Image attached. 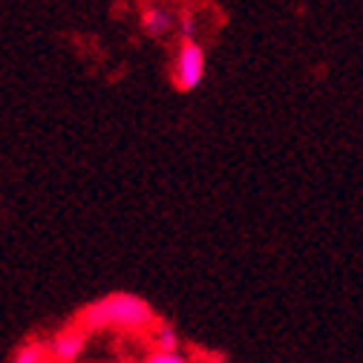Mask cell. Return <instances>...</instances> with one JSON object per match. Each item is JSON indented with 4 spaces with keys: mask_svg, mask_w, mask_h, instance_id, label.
I'll use <instances>...</instances> for the list:
<instances>
[{
    "mask_svg": "<svg viewBox=\"0 0 363 363\" xmlns=\"http://www.w3.org/2000/svg\"><path fill=\"white\" fill-rule=\"evenodd\" d=\"M86 335L89 332H147L156 326V311L150 303L133 291H113L96 303H89L81 314L78 323Z\"/></svg>",
    "mask_w": 363,
    "mask_h": 363,
    "instance_id": "obj_1",
    "label": "cell"
},
{
    "mask_svg": "<svg viewBox=\"0 0 363 363\" xmlns=\"http://www.w3.org/2000/svg\"><path fill=\"white\" fill-rule=\"evenodd\" d=\"M142 26H145L147 35L159 38V35H164V32L170 29V12L162 9V6H147V9L142 12Z\"/></svg>",
    "mask_w": 363,
    "mask_h": 363,
    "instance_id": "obj_5",
    "label": "cell"
},
{
    "mask_svg": "<svg viewBox=\"0 0 363 363\" xmlns=\"http://www.w3.org/2000/svg\"><path fill=\"white\" fill-rule=\"evenodd\" d=\"M84 349H86V332L81 326H67L50 340L52 363H78Z\"/></svg>",
    "mask_w": 363,
    "mask_h": 363,
    "instance_id": "obj_3",
    "label": "cell"
},
{
    "mask_svg": "<svg viewBox=\"0 0 363 363\" xmlns=\"http://www.w3.org/2000/svg\"><path fill=\"white\" fill-rule=\"evenodd\" d=\"M153 349H156V352H179V349H182V337H179L176 326H170V323H156V326H153Z\"/></svg>",
    "mask_w": 363,
    "mask_h": 363,
    "instance_id": "obj_6",
    "label": "cell"
},
{
    "mask_svg": "<svg viewBox=\"0 0 363 363\" xmlns=\"http://www.w3.org/2000/svg\"><path fill=\"white\" fill-rule=\"evenodd\" d=\"M12 363H52L50 343H40V340L23 343V346L12 354Z\"/></svg>",
    "mask_w": 363,
    "mask_h": 363,
    "instance_id": "obj_4",
    "label": "cell"
},
{
    "mask_svg": "<svg viewBox=\"0 0 363 363\" xmlns=\"http://www.w3.org/2000/svg\"><path fill=\"white\" fill-rule=\"evenodd\" d=\"M205 72H208L205 50L199 47L196 40H188L185 47L179 50L176 64H173V81H176V86L179 89H196L205 81Z\"/></svg>",
    "mask_w": 363,
    "mask_h": 363,
    "instance_id": "obj_2",
    "label": "cell"
},
{
    "mask_svg": "<svg viewBox=\"0 0 363 363\" xmlns=\"http://www.w3.org/2000/svg\"><path fill=\"white\" fill-rule=\"evenodd\" d=\"M142 363H194L188 354H182V352H147Z\"/></svg>",
    "mask_w": 363,
    "mask_h": 363,
    "instance_id": "obj_7",
    "label": "cell"
}]
</instances>
